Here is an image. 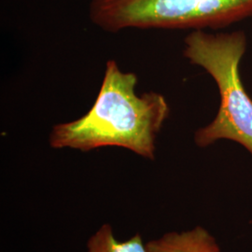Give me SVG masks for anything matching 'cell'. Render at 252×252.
<instances>
[{"label":"cell","mask_w":252,"mask_h":252,"mask_svg":"<svg viewBox=\"0 0 252 252\" xmlns=\"http://www.w3.org/2000/svg\"><path fill=\"white\" fill-rule=\"evenodd\" d=\"M137 81L135 73L124 72L115 60L108 61L93 107L75 121L55 125L49 135L50 147L84 153L119 147L155 160L157 135L169 117L170 107L160 93L137 94Z\"/></svg>","instance_id":"6da1fadb"},{"label":"cell","mask_w":252,"mask_h":252,"mask_svg":"<svg viewBox=\"0 0 252 252\" xmlns=\"http://www.w3.org/2000/svg\"><path fill=\"white\" fill-rule=\"evenodd\" d=\"M247 46V36L241 30L218 34L192 30L184 39V57L210 75L220 97L216 117L194 133L193 140L199 148L230 140L252 156V99L239 70Z\"/></svg>","instance_id":"7a4b0ae2"},{"label":"cell","mask_w":252,"mask_h":252,"mask_svg":"<svg viewBox=\"0 0 252 252\" xmlns=\"http://www.w3.org/2000/svg\"><path fill=\"white\" fill-rule=\"evenodd\" d=\"M91 22L118 33L127 29H220L252 18V0H92Z\"/></svg>","instance_id":"3957f363"},{"label":"cell","mask_w":252,"mask_h":252,"mask_svg":"<svg viewBox=\"0 0 252 252\" xmlns=\"http://www.w3.org/2000/svg\"><path fill=\"white\" fill-rule=\"evenodd\" d=\"M146 246L149 252H221L216 239L201 226L180 233H166Z\"/></svg>","instance_id":"277c9868"},{"label":"cell","mask_w":252,"mask_h":252,"mask_svg":"<svg viewBox=\"0 0 252 252\" xmlns=\"http://www.w3.org/2000/svg\"><path fill=\"white\" fill-rule=\"evenodd\" d=\"M87 252H149V251L139 233L122 242L115 237L111 225L105 223L89 238Z\"/></svg>","instance_id":"5b68a950"}]
</instances>
